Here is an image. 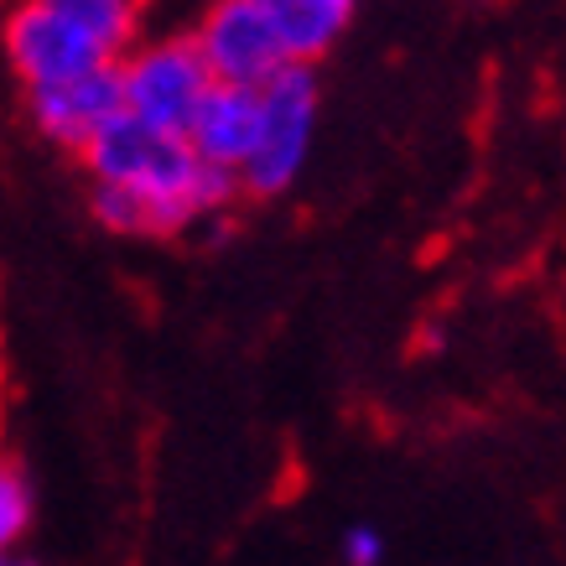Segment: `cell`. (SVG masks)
I'll return each instance as SVG.
<instances>
[{
  "label": "cell",
  "mask_w": 566,
  "mask_h": 566,
  "mask_svg": "<svg viewBox=\"0 0 566 566\" xmlns=\"http://www.w3.org/2000/svg\"><path fill=\"white\" fill-rule=\"evenodd\" d=\"M78 161H84L94 188L136 192L140 203L151 208V240L188 234L203 219H219L223 208L240 198L234 172L203 167L182 136L156 130V125L136 120V115H115L78 151Z\"/></svg>",
  "instance_id": "obj_1"
},
{
  "label": "cell",
  "mask_w": 566,
  "mask_h": 566,
  "mask_svg": "<svg viewBox=\"0 0 566 566\" xmlns=\"http://www.w3.org/2000/svg\"><path fill=\"white\" fill-rule=\"evenodd\" d=\"M255 94H260L255 146L244 156V167L234 172V182H240V198H281V192L296 188V177H302L312 156L317 115H323V84H317V69L286 63Z\"/></svg>",
  "instance_id": "obj_2"
},
{
  "label": "cell",
  "mask_w": 566,
  "mask_h": 566,
  "mask_svg": "<svg viewBox=\"0 0 566 566\" xmlns=\"http://www.w3.org/2000/svg\"><path fill=\"white\" fill-rule=\"evenodd\" d=\"M115 73H120L125 115H136L156 130H172V136L188 130L192 109L213 88L203 57L192 52L188 36H140L136 48L115 63Z\"/></svg>",
  "instance_id": "obj_3"
},
{
  "label": "cell",
  "mask_w": 566,
  "mask_h": 566,
  "mask_svg": "<svg viewBox=\"0 0 566 566\" xmlns=\"http://www.w3.org/2000/svg\"><path fill=\"white\" fill-rule=\"evenodd\" d=\"M188 42L203 57L208 78L229 88H260L275 69H286V52L275 42V27L260 0H213Z\"/></svg>",
  "instance_id": "obj_4"
},
{
  "label": "cell",
  "mask_w": 566,
  "mask_h": 566,
  "mask_svg": "<svg viewBox=\"0 0 566 566\" xmlns=\"http://www.w3.org/2000/svg\"><path fill=\"white\" fill-rule=\"evenodd\" d=\"M0 42H6V57H11L21 88H48L63 84V78H78V73L115 69L73 21L48 11L42 0H11Z\"/></svg>",
  "instance_id": "obj_5"
},
{
  "label": "cell",
  "mask_w": 566,
  "mask_h": 566,
  "mask_svg": "<svg viewBox=\"0 0 566 566\" xmlns=\"http://www.w3.org/2000/svg\"><path fill=\"white\" fill-rule=\"evenodd\" d=\"M115 115H125L120 73L115 69L78 73V78H63V84H48V88H27V120L36 125V136L73 156L84 151Z\"/></svg>",
  "instance_id": "obj_6"
},
{
  "label": "cell",
  "mask_w": 566,
  "mask_h": 566,
  "mask_svg": "<svg viewBox=\"0 0 566 566\" xmlns=\"http://www.w3.org/2000/svg\"><path fill=\"white\" fill-rule=\"evenodd\" d=\"M255 120H260V94L255 88H229V84H213L203 94V104L192 109L188 130V151L213 167V172H240L250 146H255Z\"/></svg>",
  "instance_id": "obj_7"
},
{
  "label": "cell",
  "mask_w": 566,
  "mask_h": 566,
  "mask_svg": "<svg viewBox=\"0 0 566 566\" xmlns=\"http://www.w3.org/2000/svg\"><path fill=\"white\" fill-rule=\"evenodd\" d=\"M260 6L271 17L286 63H307V69H317V57L348 32V17H354L338 0H260Z\"/></svg>",
  "instance_id": "obj_8"
},
{
  "label": "cell",
  "mask_w": 566,
  "mask_h": 566,
  "mask_svg": "<svg viewBox=\"0 0 566 566\" xmlns=\"http://www.w3.org/2000/svg\"><path fill=\"white\" fill-rule=\"evenodd\" d=\"M48 11H57L63 21H73L78 32L94 42V48L120 63L125 52L140 42V11L136 0H42Z\"/></svg>",
  "instance_id": "obj_9"
},
{
  "label": "cell",
  "mask_w": 566,
  "mask_h": 566,
  "mask_svg": "<svg viewBox=\"0 0 566 566\" xmlns=\"http://www.w3.org/2000/svg\"><path fill=\"white\" fill-rule=\"evenodd\" d=\"M36 515V489L32 473L17 458H0V556H17Z\"/></svg>",
  "instance_id": "obj_10"
},
{
  "label": "cell",
  "mask_w": 566,
  "mask_h": 566,
  "mask_svg": "<svg viewBox=\"0 0 566 566\" xmlns=\"http://www.w3.org/2000/svg\"><path fill=\"white\" fill-rule=\"evenodd\" d=\"M344 562L348 566H379L385 562V535H379L375 525H354V531L344 535Z\"/></svg>",
  "instance_id": "obj_11"
},
{
  "label": "cell",
  "mask_w": 566,
  "mask_h": 566,
  "mask_svg": "<svg viewBox=\"0 0 566 566\" xmlns=\"http://www.w3.org/2000/svg\"><path fill=\"white\" fill-rule=\"evenodd\" d=\"M0 566H42V562H32V556H0Z\"/></svg>",
  "instance_id": "obj_12"
},
{
  "label": "cell",
  "mask_w": 566,
  "mask_h": 566,
  "mask_svg": "<svg viewBox=\"0 0 566 566\" xmlns=\"http://www.w3.org/2000/svg\"><path fill=\"white\" fill-rule=\"evenodd\" d=\"M338 6H344V11H354V6H359V0H338Z\"/></svg>",
  "instance_id": "obj_13"
}]
</instances>
